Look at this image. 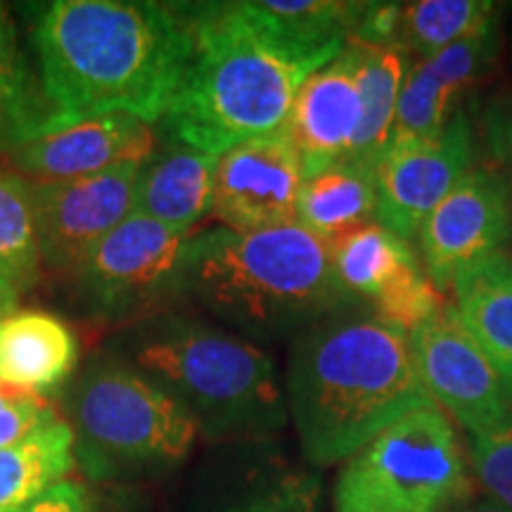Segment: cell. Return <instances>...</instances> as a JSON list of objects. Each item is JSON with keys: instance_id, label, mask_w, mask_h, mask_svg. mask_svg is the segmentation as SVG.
Here are the masks:
<instances>
[{"instance_id": "obj_1", "label": "cell", "mask_w": 512, "mask_h": 512, "mask_svg": "<svg viewBox=\"0 0 512 512\" xmlns=\"http://www.w3.org/2000/svg\"><path fill=\"white\" fill-rule=\"evenodd\" d=\"M31 36L46 136L110 114L159 124L192 55L185 8L147 0H55Z\"/></svg>"}, {"instance_id": "obj_2", "label": "cell", "mask_w": 512, "mask_h": 512, "mask_svg": "<svg viewBox=\"0 0 512 512\" xmlns=\"http://www.w3.org/2000/svg\"><path fill=\"white\" fill-rule=\"evenodd\" d=\"M285 396L313 465L347 460L392 422L434 403L411 337L363 306L330 313L294 337Z\"/></svg>"}, {"instance_id": "obj_3", "label": "cell", "mask_w": 512, "mask_h": 512, "mask_svg": "<svg viewBox=\"0 0 512 512\" xmlns=\"http://www.w3.org/2000/svg\"><path fill=\"white\" fill-rule=\"evenodd\" d=\"M192 55L162 124L171 143L221 157L285 126L294 98L325 60L292 48L249 3L185 8Z\"/></svg>"}, {"instance_id": "obj_4", "label": "cell", "mask_w": 512, "mask_h": 512, "mask_svg": "<svg viewBox=\"0 0 512 512\" xmlns=\"http://www.w3.org/2000/svg\"><path fill=\"white\" fill-rule=\"evenodd\" d=\"M171 297L252 337L302 332L351 309L332 271V249L299 223L190 235L178 256Z\"/></svg>"}, {"instance_id": "obj_5", "label": "cell", "mask_w": 512, "mask_h": 512, "mask_svg": "<svg viewBox=\"0 0 512 512\" xmlns=\"http://www.w3.org/2000/svg\"><path fill=\"white\" fill-rule=\"evenodd\" d=\"M112 356L174 396L211 439H252L287 422L271 354L200 320L155 313L131 323Z\"/></svg>"}, {"instance_id": "obj_6", "label": "cell", "mask_w": 512, "mask_h": 512, "mask_svg": "<svg viewBox=\"0 0 512 512\" xmlns=\"http://www.w3.org/2000/svg\"><path fill=\"white\" fill-rule=\"evenodd\" d=\"M67 413L74 453L93 477L181 463L200 434L174 396L112 354L79 375L69 389Z\"/></svg>"}, {"instance_id": "obj_7", "label": "cell", "mask_w": 512, "mask_h": 512, "mask_svg": "<svg viewBox=\"0 0 512 512\" xmlns=\"http://www.w3.org/2000/svg\"><path fill=\"white\" fill-rule=\"evenodd\" d=\"M472 494L456 427L437 403L415 408L347 458L335 512H460Z\"/></svg>"}, {"instance_id": "obj_8", "label": "cell", "mask_w": 512, "mask_h": 512, "mask_svg": "<svg viewBox=\"0 0 512 512\" xmlns=\"http://www.w3.org/2000/svg\"><path fill=\"white\" fill-rule=\"evenodd\" d=\"M190 233L133 211L76 268V294L88 316L107 323L145 318L171 297L178 256Z\"/></svg>"}, {"instance_id": "obj_9", "label": "cell", "mask_w": 512, "mask_h": 512, "mask_svg": "<svg viewBox=\"0 0 512 512\" xmlns=\"http://www.w3.org/2000/svg\"><path fill=\"white\" fill-rule=\"evenodd\" d=\"M408 337L422 387L439 408H446L472 437L508 425V389L467 332L456 306L444 304Z\"/></svg>"}, {"instance_id": "obj_10", "label": "cell", "mask_w": 512, "mask_h": 512, "mask_svg": "<svg viewBox=\"0 0 512 512\" xmlns=\"http://www.w3.org/2000/svg\"><path fill=\"white\" fill-rule=\"evenodd\" d=\"M330 249L332 271L344 297L406 335L444 306L411 242L377 221L332 242Z\"/></svg>"}, {"instance_id": "obj_11", "label": "cell", "mask_w": 512, "mask_h": 512, "mask_svg": "<svg viewBox=\"0 0 512 512\" xmlns=\"http://www.w3.org/2000/svg\"><path fill=\"white\" fill-rule=\"evenodd\" d=\"M418 238L427 278L437 290H451L467 268L505 252L512 240L510 183L472 166L432 209Z\"/></svg>"}, {"instance_id": "obj_12", "label": "cell", "mask_w": 512, "mask_h": 512, "mask_svg": "<svg viewBox=\"0 0 512 512\" xmlns=\"http://www.w3.org/2000/svg\"><path fill=\"white\" fill-rule=\"evenodd\" d=\"M472 169V128L456 112L430 138H394L375 164V221L411 242L432 209Z\"/></svg>"}, {"instance_id": "obj_13", "label": "cell", "mask_w": 512, "mask_h": 512, "mask_svg": "<svg viewBox=\"0 0 512 512\" xmlns=\"http://www.w3.org/2000/svg\"><path fill=\"white\" fill-rule=\"evenodd\" d=\"M143 164H121L74 181L34 185L41 259L53 271H74L91 249L136 207Z\"/></svg>"}, {"instance_id": "obj_14", "label": "cell", "mask_w": 512, "mask_h": 512, "mask_svg": "<svg viewBox=\"0 0 512 512\" xmlns=\"http://www.w3.org/2000/svg\"><path fill=\"white\" fill-rule=\"evenodd\" d=\"M304 166L285 131L245 140L216 164L211 216L235 233L294 223Z\"/></svg>"}, {"instance_id": "obj_15", "label": "cell", "mask_w": 512, "mask_h": 512, "mask_svg": "<svg viewBox=\"0 0 512 512\" xmlns=\"http://www.w3.org/2000/svg\"><path fill=\"white\" fill-rule=\"evenodd\" d=\"M155 131L128 114L88 119L15 147L8 159L38 185L74 181L121 164H145L155 152Z\"/></svg>"}, {"instance_id": "obj_16", "label": "cell", "mask_w": 512, "mask_h": 512, "mask_svg": "<svg viewBox=\"0 0 512 512\" xmlns=\"http://www.w3.org/2000/svg\"><path fill=\"white\" fill-rule=\"evenodd\" d=\"M361 124V91L349 46L302 83L283 131L297 150L304 178L347 164Z\"/></svg>"}, {"instance_id": "obj_17", "label": "cell", "mask_w": 512, "mask_h": 512, "mask_svg": "<svg viewBox=\"0 0 512 512\" xmlns=\"http://www.w3.org/2000/svg\"><path fill=\"white\" fill-rule=\"evenodd\" d=\"M494 24L408 67L396 105L394 138L437 136L451 121L453 102L491 64Z\"/></svg>"}, {"instance_id": "obj_18", "label": "cell", "mask_w": 512, "mask_h": 512, "mask_svg": "<svg viewBox=\"0 0 512 512\" xmlns=\"http://www.w3.org/2000/svg\"><path fill=\"white\" fill-rule=\"evenodd\" d=\"M219 157L195 147L166 143L140 169L133 211L147 219L190 233L214 204Z\"/></svg>"}, {"instance_id": "obj_19", "label": "cell", "mask_w": 512, "mask_h": 512, "mask_svg": "<svg viewBox=\"0 0 512 512\" xmlns=\"http://www.w3.org/2000/svg\"><path fill=\"white\" fill-rule=\"evenodd\" d=\"M79 342L62 318L19 311L0 323V380L29 394H46L72 375Z\"/></svg>"}, {"instance_id": "obj_20", "label": "cell", "mask_w": 512, "mask_h": 512, "mask_svg": "<svg viewBox=\"0 0 512 512\" xmlns=\"http://www.w3.org/2000/svg\"><path fill=\"white\" fill-rule=\"evenodd\" d=\"M453 290L460 320L512 399V256L501 252L479 261L460 275Z\"/></svg>"}, {"instance_id": "obj_21", "label": "cell", "mask_w": 512, "mask_h": 512, "mask_svg": "<svg viewBox=\"0 0 512 512\" xmlns=\"http://www.w3.org/2000/svg\"><path fill=\"white\" fill-rule=\"evenodd\" d=\"M354 60L358 91H361V124L347 164L366 166L375 171L377 159L387 150L394 133L396 105L406 79L408 50L401 46H366L349 43Z\"/></svg>"}, {"instance_id": "obj_22", "label": "cell", "mask_w": 512, "mask_h": 512, "mask_svg": "<svg viewBox=\"0 0 512 512\" xmlns=\"http://www.w3.org/2000/svg\"><path fill=\"white\" fill-rule=\"evenodd\" d=\"M375 216V171L358 164H339L304 178L294 223L332 245L373 223Z\"/></svg>"}, {"instance_id": "obj_23", "label": "cell", "mask_w": 512, "mask_h": 512, "mask_svg": "<svg viewBox=\"0 0 512 512\" xmlns=\"http://www.w3.org/2000/svg\"><path fill=\"white\" fill-rule=\"evenodd\" d=\"M76 463L74 430L53 413L17 444L0 448V512H19L62 482Z\"/></svg>"}, {"instance_id": "obj_24", "label": "cell", "mask_w": 512, "mask_h": 512, "mask_svg": "<svg viewBox=\"0 0 512 512\" xmlns=\"http://www.w3.org/2000/svg\"><path fill=\"white\" fill-rule=\"evenodd\" d=\"M46 119L38 79L34 81L19 48L10 10L0 3V155L46 136Z\"/></svg>"}, {"instance_id": "obj_25", "label": "cell", "mask_w": 512, "mask_h": 512, "mask_svg": "<svg viewBox=\"0 0 512 512\" xmlns=\"http://www.w3.org/2000/svg\"><path fill=\"white\" fill-rule=\"evenodd\" d=\"M41 264L36 188L0 171V278L22 294L36 285Z\"/></svg>"}, {"instance_id": "obj_26", "label": "cell", "mask_w": 512, "mask_h": 512, "mask_svg": "<svg viewBox=\"0 0 512 512\" xmlns=\"http://www.w3.org/2000/svg\"><path fill=\"white\" fill-rule=\"evenodd\" d=\"M494 3L489 0H418L401 5L399 46L420 60L491 27Z\"/></svg>"}, {"instance_id": "obj_27", "label": "cell", "mask_w": 512, "mask_h": 512, "mask_svg": "<svg viewBox=\"0 0 512 512\" xmlns=\"http://www.w3.org/2000/svg\"><path fill=\"white\" fill-rule=\"evenodd\" d=\"M320 484L313 475L278 470L256 479L223 512H318Z\"/></svg>"}, {"instance_id": "obj_28", "label": "cell", "mask_w": 512, "mask_h": 512, "mask_svg": "<svg viewBox=\"0 0 512 512\" xmlns=\"http://www.w3.org/2000/svg\"><path fill=\"white\" fill-rule=\"evenodd\" d=\"M472 467L491 501L512 512V420L472 437Z\"/></svg>"}, {"instance_id": "obj_29", "label": "cell", "mask_w": 512, "mask_h": 512, "mask_svg": "<svg viewBox=\"0 0 512 512\" xmlns=\"http://www.w3.org/2000/svg\"><path fill=\"white\" fill-rule=\"evenodd\" d=\"M53 413V408H48V403L41 396H29V399L3 408L0 411V448L12 446L29 437Z\"/></svg>"}, {"instance_id": "obj_30", "label": "cell", "mask_w": 512, "mask_h": 512, "mask_svg": "<svg viewBox=\"0 0 512 512\" xmlns=\"http://www.w3.org/2000/svg\"><path fill=\"white\" fill-rule=\"evenodd\" d=\"M486 145H489L498 174L512 183V100L496 102L486 114Z\"/></svg>"}, {"instance_id": "obj_31", "label": "cell", "mask_w": 512, "mask_h": 512, "mask_svg": "<svg viewBox=\"0 0 512 512\" xmlns=\"http://www.w3.org/2000/svg\"><path fill=\"white\" fill-rule=\"evenodd\" d=\"M19 512H93V501L81 482L62 479Z\"/></svg>"}, {"instance_id": "obj_32", "label": "cell", "mask_w": 512, "mask_h": 512, "mask_svg": "<svg viewBox=\"0 0 512 512\" xmlns=\"http://www.w3.org/2000/svg\"><path fill=\"white\" fill-rule=\"evenodd\" d=\"M17 302H19V292L12 287L8 280L0 278V323L8 320L12 313H17Z\"/></svg>"}, {"instance_id": "obj_33", "label": "cell", "mask_w": 512, "mask_h": 512, "mask_svg": "<svg viewBox=\"0 0 512 512\" xmlns=\"http://www.w3.org/2000/svg\"><path fill=\"white\" fill-rule=\"evenodd\" d=\"M29 396H36V394L22 392V389L10 387V384H5L3 380H0V411H3V408L12 406V403H19V401L29 399Z\"/></svg>"}, {"instance_id": "obj_34", "label": "cell", "mask_w": 512, "mask_h": 512, "mask_svg": "<svg viewBox=\"0 0 512 512\" xmlns=\"http://www.w3.org/2000/svg\"><path fill=\"white\" fill-rule=\"evenodd\" d=\"M460 512H508V510H503L501 505H496L494 501H491V498H484V501L467 505V508H463Z\"/></svg>"}, {"instance_id": "obj_35", "label": "cell", "mask_w": 512, "mask_h": 512, "mask_svg": "<svg viewBox=\"0 0 512 512\" xmlns=\"http://www.w3.org/2000/svg\"><path fill=\"white\" fill-rule=\"evenodd\" d=\"M510 420H512V415H510Z\"/></svg>"}]
</instances>
